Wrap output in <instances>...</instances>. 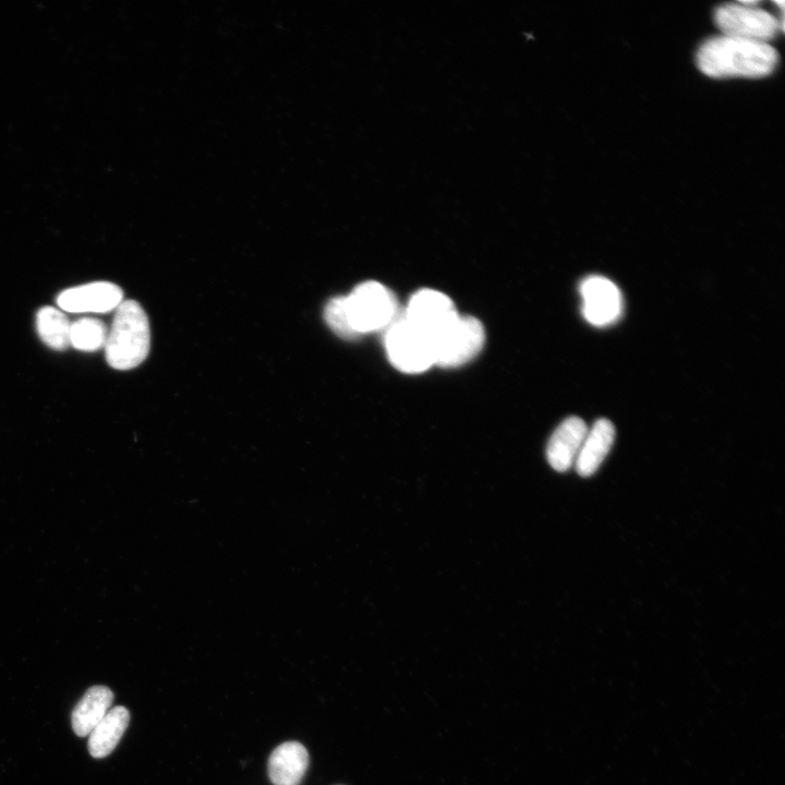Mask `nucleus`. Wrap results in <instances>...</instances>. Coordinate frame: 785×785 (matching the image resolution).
Masks as SVG:
<instances>
[{"label":"nucleus","instance_id":"f257e3e1","mask_svg":"<svg viewBox=\"0 0 785 785\" xmlns=\"http://www.w3.org/2000/svg\"><path fill=\"white\" fill-rule=\"evenodd\" d=\"M777 61L769 43L727 35L708 39L697 53L700 71L711 77H762L774 71Z\"/></svg>","mask_w":785,"mask_h":785},{"label":"nucleus","instance_id":"f03ea898","mask_svg":"<svg viewBox=\"0 0 785 785\" xmlns=\"http://www.w3.org/2000/svg\"><path fill=\"white\" fill-rule=\"evenodd\" d=\"M149 347L150 330L145 311L134 300L122 301L116 309L104 347L107 363L120 371L134 369L146 359Z\"/></svg>","mask_w":785,"mask_h":785},{"label":"nucleus","instance_id":"7ed1b4c3","mask_svg":"<svg viewBox=\"0 0 785 785\" xmlns=\"http://www.w3.org/2000/svg\"><path fill=\"white\" fill-rule=\"evenodd\" d=\"M348 316L358 336L388 328L398 317L395 294L384 285L365 281L346 295Z\"/></svg>","mask_w":785,"mask_h":785},{"label":"nucleus","instance_id":"20e7f679","mask_svg":"<svg viewBox=\"0 0 785 785\" xmlns=\"http://www.w3.org/2000/svg\"><path fill=\"white\" fill-rule=\"evenodd\" d=\"M385 347L389 361L401 372L420 373L435 364L433 339L404 316L387 328Z\"/></svg>","mask_w":785,"mask_h":785},{"label":"nucleus","instance_id":"39448f33","mask_svg":"<svg viewBox=\"0 0 785 785\" xmlns=\"http://www.w3.org/2000/svg\"><path fill=\"white\" fill-rule=\"evenodd\" d=\"M757 4V1H740L718 7L714 21L722 35L763 43L773 39L783 23Z\"/></svg>","mask_w":785,"mask_h":785},{"label":"nucleus","instance_id":"423d86ee","mask_svg":"<svg viewBox=\"0 0 785 785\" xmlns=\"http://www.w3.org/2000/svg\"><path fill=\"white\" fill-rule=\"evenodd\" d=\"M484 340V328L479 319L458 315L433 339L435 364L442 367L460 366L481 351Z\"/></svg>","mask_w":785,"mask_h":785},{"label":"nucleus","instance_id":"0eeeda50","mask_svg":"<svg viewBox=\"0 0 785 785\" xmlns=\"http://www.w3.org/2000/svg\"><path fill=\"white\" fill-rule=\"evenodd\" d=\"M582 298V315L590 324L604 327L615 323L623 310L618 287L599 275L585 277L579 286Z\"/></svg>","mask_w":785,"mask_h":785},{"label":"nucleus","instance_id":"6e6552de","mask_svg":"<svg viewBox=\"0 0 785 785\" xmlns=\"http://www.w3.org/2000/svg\"><path fill=\"white\" fill-rule=\"evenodd\" d=\"M458 315L454 302L446 294L433 289L415 292L403 314L432 339Z\"/></svg>","mask_w":785,"mask_h":785},{"label":"nucleus","instance_id":"1a4fd4ad","mask_svg":"<svg viewBox=\"0 0 785 785\" xmlns=\"http://www.w3.org/2000/svg\"><path fill=\"white\" fill-rule=\"evenodd\" d=\"M123 301V291L109 281H95L68 288L57 297V304L71 313H106Z\"/></svg>","mask_w":785,"mask_h":785},{"label":"nucleus","instance_id":"9d476101","mask_svg":"<svg viewBox=\"0 0 785 785\" xmlns=\"http://www.w3.org/2000/svg\"><path fill=\"white\" fill-rule=\"evenodd\" d=\"M588 430L578 416H569L557 426L546 448L547 461L554 470L565 472L575 464Z\"/></svg>","mask_w":785,"mask_h":785},{"label":"nucleus","instance_id":"9b49d317","mask_svg":"<svg viewBox=\"0 0 785 785\" xmlns=\"http://www.w3.org/2000/svg\"><path fill=\"white\" fill-rule=\"evenodd\" d=\"M310 756L299 741L276 747L268 759V776L274 785H299L309 766Z\"/></svg>","mask_w":785,"mask_h":785},{"label":"nucleus","instance_id":"f8f14e48","mask_svg":"<svg viewBox=\"0 0 785 785\" xmlns=\"http://www.w3.org/2000/svg\"><path fill=\"white\" fill-rule=\"evenodd\" d=\"M615 438V427L607 419H599L588 430L577 459L576 471L581 476H590L599 469L607 456Z\"/></svg>","mask_w":785,"mask_h":785},{"label":"nucleus","instance_id":"ddd939ff","mask_svg":"<svg viewBox=\"0 0 785 785\" xmlns=\"http://www.w3.org/2000/svg\"><path fill=\"white\" fill-rule=\"evenodd\" d=\"M112 701L113 693L108 687L88 688L72 711L71 722L74 733L80 737L89 735L110 710Z\"/></svg>","mask_w":785,"mask_h":785},{"label":"nucleus","instance_id":"4468645a","mask_svg":"<svg viewBox=\"0 0 785 785\" xmlns=\"http://www.w3.org/2000/svg\"><path fill=\"white\" fill-rule=\"evenodd\" d=\"M130 722V712L122 705L111 708L88 735V751L97 759L112 752Z\"/></svg>","mask_w":785,"mask_h":785},{"label":"nucleus","instance_id":"2eb2a0df","mask_svg":"<svg viewBox=\"0 0 785 785\" xmlns=\"http://www.w3.org/2000/svg\"><path fill=\"white\" fill-rule=\"evenodd\" d=\"M70 327L67 316L53 306H43L36 314L37 333L51 349L60 351L70 346Z\"/></svg>","mask_w":785,"mask_h":785},{"label":"nucleus","instance_id":"dca6fc26","mask_svg":"<svg viewBox=\"0 0 785 785\" xmlns=\"http://www.w3.org/2000/svg\"><path fill=\"white\" fill-rule=\"evenodd\" d=\"M107 334L100 319L82 317L71 323L70 345L76 350L93 352L105 347Z\"/></svg>","mask_w":785,"mask_h":785},{"label":"nucleus","instance_id":"f3484780","mask_svg":"<svg viewBox=\"0 0 785 785\" xmlns=\"http://www.w3.org/2000/svg\"><path fill=\"white\" fill-rule=\"evenodd\" d=\"M324 318L339 337L345 339L359 337L350 324L345 295L335 297L328 301L324 310Z\"/></svg>","mask_w":785,"mask_h":785}]
</instances>
